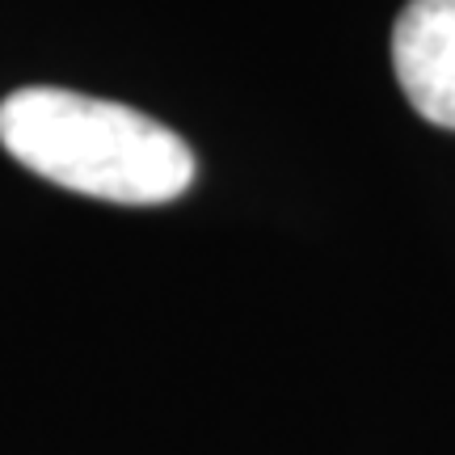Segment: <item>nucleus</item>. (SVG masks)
<instances>
[{
	"instance_id": "obj_1",
	"label": "nucleus",
	"mask_w": 455,
	"mask_h": 455,
	"mask_svg": "<svg viewBox=\"0 0 455 455\" xmlns=\"http://www.w3.org/2000/svg\"><path fill=\"white\" fill-rule=\"evenodd\" d=\"M0 144L30 173L64 190L127 207L173 203L198 164L156 118L72 89H17L0 101Z\"/></svg>"
},
{
	"instance_id": "obj_2",
	"label": "nucleus",
	"mask_w": 455,
	"mask_h": 455,
	"mask_svg": "<svg viewBox=\"0 0 455 455\" xmlns=\"http://www.w3.org/2000/svg\"><path fill=\"white\" fill-rule=\"evenodd\" d=\"M392 68L409 106L455 131V0H409L392 30Z\"/></svg>"
}]
</instances>
